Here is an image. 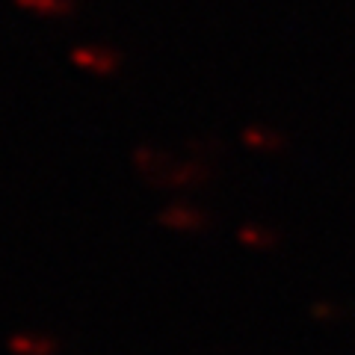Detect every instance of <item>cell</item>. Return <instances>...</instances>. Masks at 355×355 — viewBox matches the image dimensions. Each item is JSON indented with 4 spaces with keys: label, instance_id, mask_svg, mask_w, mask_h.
I'll list each match as a JSON object with an SVG mask.
<instances>
[{
    "label": "cell",
    "instance_id": "6da1fadb",
    "mask_svg": "<svg viewBox=\"0 0 355 355\" xmlns=\"http://www.w3.org/2000/svg\"><path fill=\"white\" fill-rule=\"evenodd\" d=\"M74 62L86 71H95V74H113L121 60H119V53L110 51V48H77Z\"/></svg>",
    "mask_w": 355,
    "mask_h": 355
},
{
    "label": "cell",
    "instance_id": "7a4b0ae2",
    "mask_svg": "<svg viewBox=\"0 0 355 355\" xmlns=\"http://www.w3.org/2000/svg\"><path fill=\"white\" fill-rule=\"evenodd\" d=\"M18 6L42 18H62L74 9V0H18Z\"/></svg>",
    "mask_w": 355,
    "mask_h": 355
},
{
    "label": "cell",
    "instance_id": "3957f363",
    "mask_svg": "<svg viewBox=\"0 0 355 355\" xmlns=\"http://www.w3.org/2000/svg\"><path fill=\"white\" fill-rule=\"evenodd\" d=\"M243 139H246V146L254 148V151H279L284 148V139L279 133H272L270 128H249L243 133Z\"/></svg>",
    "mask_w": 355,
    "mask_h": 355
}]
</instances>
